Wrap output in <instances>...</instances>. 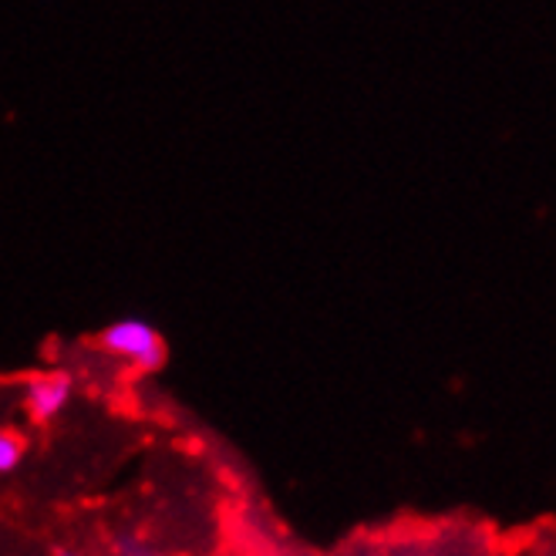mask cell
Masks as SVG:
<instances>
[{"instance_id": "5b68a950", "label": "cell", "mask_w": 556, "mask_h": 556, "mask_svg": "<svg viewBox=\"0 0 556 556\" xmlns=\"http://www.w3.org/2000/svg\"><path fill=\"white\" fill-rule=\"evenodd\" d=\"M54 556H88V553H78V549H58Z\"/></svg>"}, {"instance_id": "7a4b0ae2", "label": "cell", "mask_w": 556, "mask_h": 556, "mask_svg": "<svg viewBox=\"0 0 556 556\" xmlns=\"http://www.w3.org/2000/svg\"><path fill=\"white\" fill-rule=\"evenodd\" d=\"M75 399V378L68 371H45L24 384V412L35 425H48L64 415Z\"/></svg>"}, {"instance_id": "277c9868", "label": "cell", "mask_w": 556, "mask_h": 556, "mask_svg": "<svg viewBox=\"0 0 556 556\" xmlns=\"http://www.w3.org/2000/svg\"><path fill=\"white\" fill-rule=\"evenodd\" d=\"M115 553H118V556H155V549H149V546H146L142 540H136V536H132V540H118V543H115Z\"/></svg>"}, {"instance_id": "3957f363", "label": "cell", "mask_w": 556, "mask_h": 556, "mask_svg": "<svg viewBox=\"0 0 556 556\" xmlns=\"http://www.w3.org/2000/svg\"><path fill=\"white\" fill-rule=\"evenodd\" d=\"M27 452V442L24 435H17L14 429H0V476H8L21 466Z\"/></svg>"}, {"instance_id": "6da1fadb", "label": "cell", "mask_w": 556, "mask_h": 556, "mask_svg": "<svg viewBox=\"0 0 556 556\" xmlns=\"http://www.w3.org/2000/svg\"><path fill=\"white\" fill-rule=\"evenodd\" d=\"M98 344H102V351L112 354L115 362H122L125 368H132L139 375H155L166 365V341H162V334L149 320H139V317L112 320L105 331L98 334Z\"/></svg>"}]
</instances>
